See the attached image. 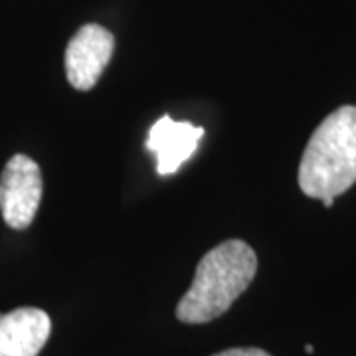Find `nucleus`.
Returning <instances> with one entry per match:
<instances>
[{"mask_svg": "<svg viewBox=\"0 0 356 356\" xmlns=\"http://www.w3.org/2000/svg\"><path fill=\"white\" fill-rule=\"evenodd\" d=\"M51 332L46 311L20 307L0 315V356H38Z\"/></svg>", "mask_w": 356, "mask_h": 356, "instance_id": "423d86ee", "label": "nucleus"}, {"mask_svg": "<svg viewBox=\"0 0 356 356\" xmlns=\"http://www.w3.org/2000/svg\"><path fill=\"white\" fill-rule=\"evenodd\" d=\"M42 200L40 166L26 154H14L0 175V212L13 229H26Z\"/></svg>", "mask_w": 356, "mask_h": 356, "instance_id": "7ed1b4c3", "label": "nucleus"}, {"mask_svg": "<svg viewBox=\"0 0 356 356\" xmlns=\"http://www.w3.org/2000/svg\"><path fill=\"white\" fill-rule=\"evenodd\" d=\"M115 50V38L99 24H86L65 50V76L72 88L89 91L105 72Z\"/></svg>", "mask_w": 356, "mask_h": 356, "instance_id": "20e7f679", "label": "nucleus"}, {"mask_svg": "<svg viewBox=\"0 0 356 356\" xmlns=\"http://www.w3.org/2000/svg\"><path fill=\"white\" fill-rule=\"evenodd\" d=\"M305 353H307V355H313V353H315V348H313L311 344H307V346H305Z\"/></svg>", "mask_w": 356, "mask_h": 356, "instance_id": "1a4fd4ad", "label": "nucleus"}, {"mask_svg": "<svg viewBox=\"0 0 356 356\" xmlns=\"http://www.w3.org/2000/svg\"><path fill=\"white\" fill-rule=\"evenodd\" d=\"M323 204H325L327 208H331L332 204H334V198H323Z\"/></svg>", "mask_w": 356, "mask_h": 356, "instance_id": "6e6552de", "label": "nucleus"}, {"mask_svg": "<svg viewBox=\"0 0 356 356\" xmlns=\"http://www.w3.org/2000/svg\"><path fill=\"white\" fill-rule=\"evenodd\" d=\"M204 129L196 127L188 121L178 123L170 115L161 117L151 127L145 143V147L156 156L159 177L175 175L196 153Z\"/></svg>", "mask_w": 356, "mask_h": 356, "instance_id": "39448f33", "label": "nucleus"}, {"mask_svg": "<svg viewBox=\"0 0 356 356\" xmlns=\"http://www.w3.org/2000/svg\"><path fill=\"white\" fill-rule=\"evenodd\" d=\"M356 182V105L334 109L311 135L299 165L309 198H337Z\"/></svg>", "mask_w": 356, "mask_h": 356, "instance_id": "f03ea898", "label": "nucleus"}, {"mask_svg": "<svg viewBox=\"0 0 356 356\" xmlns=\"http://www.w3.org/2000/svg\"><path fill=\"white\" fill-rule=\"evenodd\" d=\"M214 356H271L261 348H254V346H248V348H228V350H222Z\"/></svg>", "mask_w": 356, "mask_h": 356, "instance_id": "0eeeda50", "label": "nucleus"}, {"mask_svg": "<svg viewBox=\"0 0 356 356\" xmlns=\"http://www.w3.org/2000/svg\"><path fill=\"white\" fill-rule=\"evenodd\" d=\"M257 255L243 240H228L212 248L196 266L188 291L177 305V318L202 325L222 317L254 281Z\"/></svg>", "mask_w": 356, "mask_h": 356, "instance_id": "f257e3e1", "label": "nucleus"}]
</instances>
